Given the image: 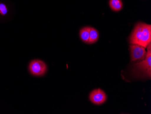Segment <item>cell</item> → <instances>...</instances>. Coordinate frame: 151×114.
<instances>
[{"mask_svg":"<svg viewBox=\"0 0 151 114\" xmlns=\"http://www.w3.org/2000/svg\"><path fill=\"white\" fill-rule=\"evenodd\" d=\"M129 42L147 48L151 42V25L143 23L137 24L129 37Z\"/></svg>","mask_w":151,"mask_h":114,"instance_id":"6da1fadb","label":"cell"},{"mask_svg":"<svg viewBox=\"0 0 151 114\" xmlns=\"http://www.w3.org/2000/svg\"><path fill=\"white\" fill-rule=\"evenodd\" d=\"M147 52L145 58L134 65L133 73L136 76H143L151 78V44L147 47Z\"/></svg>","mask_w":151,"mask_h":114,"instance_id":"7a4b0ae2","label":"cell"},{"mask_svg":"<svg viewBox=\"0 0 151 114\" xmlns=\"http://www.w3.org/2000/svg\"><path fill=\"white\" fill-rule=\"evenodd\" d=\"M30 74L35 76H44L47 71V66L45 62L39 59L32 60L28 66Z\"/></svg>","mask_w":151,"mask_h":114,"instance_id":"3957f363","label":"cell"},{"mask_svg":"<svg viewBox=\"0 0 151 114\" xmlns=\"http://www.w3.org/2000/svg\"><path fill=\"white\" fill-rule=\"evenodd\" d=\"M129 48L132 62H140L145 58L147 52L143 47L137 44H131Z\"/></svg>","mask_w":151,"mask_h":114,"instance_id":"277c9868","label":"cell"},{"mask_svg":"<svg viewBox=\"0 0 151 114\" xmlns=\"http://www.w3.org/2000/svg\"><path fill=\"white\" fill-rule=\"evenodd\" d=\"M89 99L95 105H100L106 102L107 96L104 91L101 89L93 90L89 95Z\"/></svg>","mask_w":151,"mask_h":114,"instance_id":"5b68a950","label":"cell"},{"mask_svg":"<svg viewBox=\"0 0 151 114\" xmlns=\"http://www.w3.org/2000/svg\"><path fill=\"white\" fill-rule=\"evenodd\" d=\"M91 27L85 26L82 28L80 30L79 35L81 39L86 43H88L90 36V31Z\"/></svg>","mask_w":151,"mask_h":114,"instance_id":"8992f818","label":"cell"},{"mask_svg":"<svg viewBox=\"0 0 151 114\" xmlns=\"http://www.w3.org/2000/svg\"><path fill=\"white\" fill-rule=\"evenodd\" d=\"M109 5L111 10L114 12L120 11L123 7L121 0H109Z\"/></svg>","mask_w":151,"mask_h":114,"instance_id":"52a82bcc","label":"cell"},{"mask_svg":"<svg viewBox=\"0 0 151 114\" xmlns=\"http://www.w3.org/2000/svg\"><path fill=\"white\" fill-rule=\"evenodd\" d=\"M99 32L97 30L94 28H91L90 31V36L88 43L89 44H92L96 43L99 39Z\"/></svg>","mask_w":151,"mask_h":114,"instance_id":"ba28073f","label":"cell"},{"mask_svg":"<svg viewBox=\"0 0 151 114\" xmlns=\"http://www.w3.org/2000/svg\"><path fill=\"white\" fill-rule=\"evenodd\" d=\"M8 12V9L4 3H0V14L2 16H5Z\"/></svg>","mask_w":151,"mask_h":114,"instance_id":"9c48e42d","label":"cell"}]
</instances>
